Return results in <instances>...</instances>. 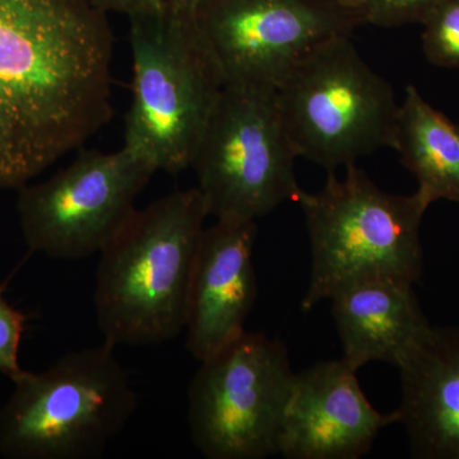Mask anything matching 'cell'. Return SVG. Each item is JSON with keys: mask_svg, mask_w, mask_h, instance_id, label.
<instances>
[{"mask_svg": "<svg viewBox=\"0 0 459 459\" xmlns=\"http://www.w3.org/2000/svg\"><path fill=\"white\" fill-rule=\"evenodd\" d=\"M166 4L178 11L186 12V13L195 14L202 4L207 0H165Z\"/></svg>", "mask_w": 459, "mask_h": 459, "instance_id": "obj_20", "label": "cell"}, {"mask_svg": "<svg viewBox=\"0 0 459 459\" xmlns=\"http://www.w3.org/2000/svg\"><path fill=\"white\" fill-rule=\"evenodd\" d=\"M276 98L298 156L329 172L394 147L400 104L350 36L303 57L276 87Z\"/></svg>", "mask_w": 459, "mask_h": 459, "instance_id": "obj_6", "label": "cell"}, {"mask_svg": "<svg viewBox=\"0 0 459 459\" xmlns=\"http://www.w3.org/2000/svg\"><path fill=\"white\" fill-rule=\"evenodd\" d=\"M442 0H360L364 23L398 27L422 23Z\"/></svg>", "mask_w": 459, "mask_h": 459, "instance_id": "obj_17", "label": "cell"}, {"mask_svg": "<svg viewBox=\"0 0 459 459\" xmlns=\"http://www.w3.org/2000/svg\"><path fill=\"white\" fill-rule=\"evenodd\" d=\"M294 371L280 341L244 332L201 362L190 383L188 424L210 459L279 455V435Z\"/></svg>", "mask_w": 459, "mask_h": 459, "instance_id": "obj_8", "label": "cell"}, {"mask_svg": "<svg viewBox=\"0 0 459 459\" xmlns=\"http://www.w3.org/2000/svg\"><path fill=\"white\" fill-rule=\"evenodd\" d=\"M421 25L422 50L429 62L459 69V0H442Z\"/></svg>", "mask_w": 459, "mask_h": 459, "instance_id": "obj_16", "label": "cell"}, {"mask_svg": "<svg viewBox=\"0 0 459 459\" xmlns=\"http://www.w3.org/2000/svg\"><path fill=\"white\" fill-rule=\"evenodd\" d=\"M256 221L217 219L199 241L186 329V349L202 362L246 332L258 286L253 250Z\"/></svg>", "mask_w": 459, "mask_h": 459, "instance_id": "obj_12", "label": "cell"}, {"mask_svg": "<svg viewBox=\"0 0 459 459\" xmlns=\"http://www.w3.org/2000/svg\"><path fill=\"white\" fill-rule=\"evenodd\" d=\"M398 424L418 459H459V327H430L398 365Z\"/></svg>", "mask_w": 459, "mask_h": 459, "instance_id": "obj_13", "label": "cell"}, {"mask_svg": "<svg viewBox=\"0 0 459 459\" xmlns=\"http://www.w3.org/2000/svg\"><path fill=\"white\" fill-rule=\"evenodd\" d=\"M312 272L301 309L309 312L344 287L391 279L418 282L422 272L421 223L430 201L420 190L392 195L358 166L342 179L329 172L322 190H303Z\"/></svg>", "mask_w": 459, "mask_h": 459, "instance_id": "obj_3", "label": "cell"}, {"mask_svg": "<svg viewBox=\"0 0 459 459\" xmlns=\"http://www.w3.org/2000/svg\"><path fill=\"white\" fill-rule=\"evenodd\" d=\"M298 157L276 90L225 84L190 168L210 214L256 221L283 202L298 201Z\"/></svg>", "mask_w": 459, "mask_h": 459, "instance_id": "obj_7", "label": "cell"}, {"mask_svg": "<svg viewBox=\"0 0 459 459\" xmlns=\"http://www.w3.org/2000/svg\"><path fill=\"white\" fill-rule=\"evenodd\" d=\"M195 17L225 84L274 90L307 54L364 23L329 0H207Z\"/></svg>", "mask_w": 459, "mask_h": 459, "instance_id": "obj_10", "label": "cell"}, {"mask_svg": "<svg viewBox=\"0 0 459 459\" xmlns=\"http://www.w3.org/2000/svg\"><path fill=\"white\" fill-rule=\"evenodd\" d=\"M392 148L431 204L459 202V128L412 84L400 104Z\"/></svg>", "mask_w": 459, "mask_h": 459, "instance_id": "obj_15", "label": "cell"}, {"mask_svg": "<svg viewBox=\"0 0 459 459\" xmlns=\"http://www.w3.org/2000/svg\"><path fill=\"white\" fill-rule=\"evenodd\" d=\"M207 216L198 188L178 190L135 210L100 252L93 305L104 342L150 346L179 336Z\"/></svg>", "mask_w": 459, "mask_h": 459, "instance_id": "obj_2", "label": "cell"}, {"mask_svg": "<svg viewBox=\"0 0 459 459\" xmlns=\"http://www.w3.org/2000/svg\"><path fill=\"white\" fill-rule=\"evenodd\" d=\"M358 370L343 359L322 361L295 374L279 435L287 459H358L380 430L397 424V411L371 406L359 385Z\"/></svg>", "mask_w": 459, "mask_h": 459, "instance_id": "obj_11", "label": "cell"}, {"mask_svg": "<svg viewBox=\"0 0 459 459\" xmlns=\"http://www.w3.org/2000/svg\"><path fill=\"white\" fill-rule=\"evenodd\" d=\"M27 316L5 298L0 283V374L13 382L23 373L20 364V347L25 333Z\"/></svg>", "mask_w": 459, "mask_h": 459, "instance_id": "obj_18", "label": "cell"}, {"mask_svg": "<svg viewBox=\"0 0 459 459\" xmlns=\"http://www.w3.org/2000/svg\"><path fill=\"white\" fill-rule=\"evenodd\" d=\"M113 51L90 0H0V189H20L111 119Z\"/></svg>", "mask_w": 459, "mask_h": 459, "instance_id": "obj_1", "label": "cell"}, {"mask_svg": "<svg viewBox=\"0 0 459 459\" xmlns=\"http://www.w3.org/2000/svg\"><path fill=\"white\" fill-rule=\"evenodd\" d=\"M329 300L342 359L355 370L374 361L398 367L430 327L413 283L404 281L353 283Z\"/></svg>", "mask_w": 459, "mask_h": 459, "instance_id": "obj_14", "label": "cell"}, {"mask_svg": "<svg viewBox=\"0 0 459 459\" xmlns=\"http://www.w3.org/2000/svg\"><path fill=\"white\" fill-rule=\"evenodd\" d=\"M129 23L132 101L124 146L157 170L179 174L192 164L225 80L195 14L166 4Z\"/></svg>", "mask_w": 459, "mask_h": 459, "instance_id": "obj_4", "label": "cell"}, {"mask_svg": "<svg viewBox=\"0 0 459 459\" xmlns=\"http://www.w3.org/2000/svg\"><path fill=\"white\" fill-rule=\"evenodd\" d=\"M156 171L151 160L126 146L110 153L80 151L49 179L17 189L26 246L62 261L101 252L137 210L135 199Z\"/></svg>", "mask_w": 459, "mask_h": 459, "instance_id": "obj_9", "label": "cell"}, {"mask_svg": "<svg viewBox=\"0 0 459 459\" xmlns=\"http://www.w3.org/2000/svg\"><path fill=\"white\" fill-rule=\"evenodd\" d=\"M0 409V455L8 459H92L137 410L131 377L100 346L65 353L49 369L23 370Z\"/></svg>", "mask_w": 459, "mask_h": 459, "instance_id": "obj_5", "label": "cell"}, {"mask_svg": "<svg viewBox=\"0 0 459 459\" xmlns=\"http://www.w3.org/2000/svg\"><path fill=\"white\" fill-rule=\"evenodd\" d=\"M329 2L336 3V4L343 5V7L355 9V11H359V7H360V0H329Z\"/></svg>", "mask_w": 459, "mask_h": 459, "instance_id": "obj_21", "label": "cell"}, {"mask_svg": "<svg viewBox=\"0 0 459 459\" xmlns=\"http://www.w3.org/2000/svg\"><path fill=\"white\" fill-rule=\"evenodd\" d=\"M90 2L104 13L117 12V13L126 14L128 18L152 13L166 5L165 0H90Z\"/></svg>", "mask_w": 459, "mask_h": 459, "instance_id": "obj_19", "label": "cell"}]
</instances>
